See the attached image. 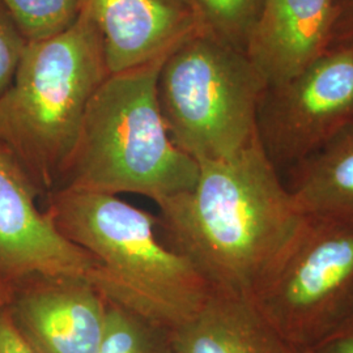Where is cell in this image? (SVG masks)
Returning <instances> with one entry per match:
<instances>
[{"mask_svg":"<svg viewBox=\"0 0 353 353\" xmlns=\"http://www.w3.org/2000/svg\"><path fill=\"white\" fill-rule=\"evenodd\" d=\"M157 207L165 242L211 290L250 299L305 219L258 137L230 157L201 161L194 188Z\"/></svg>","mask_w":353,"mask_h":353,"instance_id":"obj_1","label":"cell"},{"mask_svg":"<svg viewBox=\"0 0 353 353\" xmlns=\"http://www.w3.org/2000/svg\"><path fill=\"white\" fill-rule=\"evenodd\" d=\"M46 212L96 261L90 283L110 303L173 331L212 292L195 265L165 242L157 216L115 195L54 190Z\"/></svg>","mask_w":353,"mask_h":353,"instance_id":"obj_2","label":"cell"},{"mask_svg":"<svg viewBox=\"0 0 353 353\" xmlns=\"http://www.w3.org/2000/svg\"><path fill=\"white\" fill-rule=\"evenodd\" d=\"M166 57L105 79L55 190L135 194L159 205L194 188L199 163L174 144L157 101Z\"/></svg>","mask_w":353,"mask_h":353,"instance_id":"obj_3","label":"cell"},{"mask_svg":"<svg viewBox=\"0 0 353 353\" xmlns=\"http://www.w3.org/2000/svg\"><path fill=\"white\" fill-rule=\"evenodd\" d=\"M109 75L101 36L84 13L62 34L26 45L0 97V145L41 194L57 189L89 101Z\"/></svg>","mask_w":353,"mask_h":353,"instance_id":"obj_4","label":"cell"},{"mask_svg":"<svg viewBox=\"0 0 353 353\" xmlns=\"http://www.w3.org/2000/svg\"><path fill=\"white\" fill-rule=\"evenodd\" d=\"M265 89L246 52L199 30L165 58L157 101L174 144L201 163L230 157L258 137Z\"/></svg>","mask_w":353,"mask_h":353,"instance_id":"obj_5","label":"cell"},{"mask_svg":"<svg viewBox=\"0 0 353 353\" xmlns=\"http://www.w3.org/2000/svg\"><path fill=\"white\" fill-rule=\"evenodd\" d=\"M252 300L296 351H312L353 313V219L305 217Z\"/></svg>","mask_w":353,"mask_h":353,"instance_id":"obj_6","label":"cell"},{"mask_svg":"<svg viewBox=\"0 0 353 353\" xmlns=\"http://www.w3.org/2000/svg\"><path fill=\"white\" fill-rule=\"evenodd\" d=\"M353 122V49L334 46L288 80L267 87L256 117L268 159L292 169Z\"/></svg>","mask_w":353,"mask_h":353,"instance_id":"obj_7","label":"cell"},{"mask_svg":"<svg viewBox=\"0 0 353 353\" xmlns=\"http://www.w3.org/2000/svg\"><path fill=\"white\" fill-rule=\"evenodd\" d=\"M39 194L12 153L0 145V283L12 287L34 275L92 281L96 261L67 240L49 214L38 208Z\"/></svg>","mask_w":353,"mask_h":353,"instance_id":"obj_8","label":"cell"},{"mask_svg":"<svg viewBox=\"0 0 353 353\" xmlns=\"http://www.w3.org/2000/svg\"><path fill=\"white\" fill-rule=\"evenodd\" d=\"M109 301L88 279L34 275L11 287L6 305L34 353H96Z\"/></svg>","mask_w":353,"mask_h":353,"instance_id":"obj_9","label":"cell"},{"mask_svg":"<svg viewBox=\"0 0 353 353\" xmlns=\"http://www.w3.org/2000/svg\"><path fill=\"white\" fill-rule=\"evenodd\" d=\"M102 38L109 74H119L169 54L202 30L191 0H81Z\"/></svg>","mask_w":353,"mask_h":353,"instance_id":"obj_10","label":"cell"},{"mask_svg":"<svg viewBox=\"0 0 353 353\" xmlns=\"http://www.w3.org/2000/svg\"><path fill=\"white\" fill-rule=\"evenodd\" d=\"M335 0H265L246 55L265 88L301 72L330 49Z\"/></svg>","mask_w":353,"mask_h":353,"instance_id":"obj_11","label":"cell"},{"mask_svg":"<svg viewBox=\"0 0 353 353\" xmlns=\"http://www.w3.org/2000/svg\"><path fill=\"white\" fill-rule=\"evenodd\" d=\"M174 353H300L248 296L212 290L201 310L172 331Z\"/></svg>","mask_w":353,"mask_h":353,"instance_id":"obj_12","label":"cell"},{"mask_svg":"<svg viewBox=\"0 0 353 353\" xmlns=\"http://www.w3.org/2000/svg\"><path fill=\"white\" fill-rule=\"evenodd\" d=\"M285 185L305 217L353 219V122L294 165Z\"/></svg>","mask_w":353,"mask_h":353,"instance_id":"obj_13","label":"cell"},{"mask_svg":"<svg viewBox=\"0 0 353 353\" xmlns=\"http://www.w3.org/2000/svg\"><path fill=\"white\" fill-rule=\"evenodd\" d=\"M96 353H174L172 330L109 301Z\"/></svg>","mask_w":353,"mask_h":353,"instance_id":"obj_14","label":"cell"},{"mask_svg":"<svg viewBox=\"0 0 353 353\" xmlns=\"http://www.w3.org/2000/svg\"><path fill=\"white\" fill-rule=\"evenodd\" d=\"M203 32L246 52L265 0H191Z\"/></svg>","mask_w":353,"mask_h":353,"instance_id":"obj_15","label":"cell"},{"mask_svg":"<svg viewBox=\"0 0 353 353\" xmlns=\"http://www.w3.org/2000/svg\"><path fill=\"white\" fill-rule=\"evenodd\" d=\"M81 0H0L26 42L67 32L80 16Z\"/></svg>","mask_w":353,"mask_h":353,"instance_id":"obj_16","label":"cell"},{"mask_svg":"<svg viewBox=\"0 0 353 353\" xmlns=\"http://www.w3.org/2000/svg\"><path fill=\"white\" fill-rule=\"evenodd\" d=\"M28 42L0 3V97L11 87Z\"/></svg>","mask_w":353,"mask_h":353,"instance_id":"obj_17","label":"cell"},{"mask_svg":"<svg viewBox=\"0 0 353 353\" xmlns=\"http://www.w3.org/2000/svg\"><path fill=\"white\" fill-rule=\"evenodd\" d=\"M336 19L330 48L353 49V0H335Z\"/></svg>","mask_w":353,"mask_h":353,"instance_id":"obj_18","label":"cell"},{"mask_svg":"<svg viewBox=\"0 0 353 353\" xmlns=\"http://www.w3.org/2000/svg\"><path fill=\"white\" fill-rule=\"evenodd\" d=\"M312 351L314 353H353V313Z\"/></svg>","mask_w":353,"mask_h":353,"instance_id":"obj_19","label":"cell"},{"mask_svg":"<svg viewBox=\"0 0 353 353\" xmlns=\"http://www.w3.org/2000/svg\"><path fill=\"white\" fill-rule=\"evenodd\" d=\"M0 353H34L14 326L6 306L0 309Z\"/></svg>","mask_w":353,"mask_h":353,"instance_id":"obj_20","label":"cell"},{"mask_svg":"<svg viewBox=\"0 0 353 353\" xmlns=\"http://www.w3.org/2000/svg\"><path fill=\"white\" fill-rule=\"evenodd\" d=\"M10 292H11V287H7L3 283H0V309L3 306H6V303H8Z\"/></svg>","mask_w":353,"mask_h":353,"instance_id":"obj_21","label":"cell"},{"mask_svg":"<svg viewBox=\"0 0 353 353\" xmlns=\"http://www.w3.org/2000/svg\"><path fill=\"white\" fill-rule=\"evenodd\" d=\"M300 353H314V352H313V351H303V352H300Z\"/></svg>","mask_w":353,"mask_h":353,"instance_id":"obj_22","label":"cell"}]
</instances>
